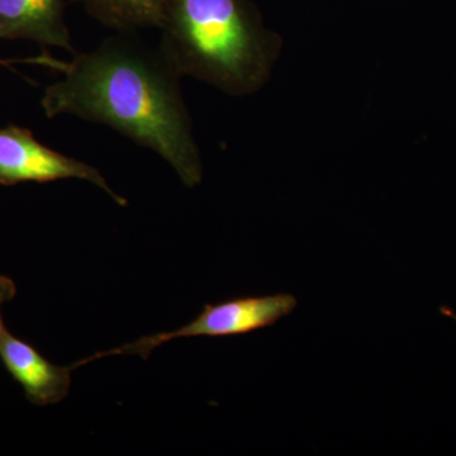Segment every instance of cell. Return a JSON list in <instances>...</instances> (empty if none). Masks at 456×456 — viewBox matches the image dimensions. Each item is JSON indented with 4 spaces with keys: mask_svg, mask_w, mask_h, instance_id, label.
Listing matches in <instances>:
<instances>
[{
    "mask_svg": "<svg viewBox=\"0 0 456 456\" xmlns=\"http://www.w3.org/2000/svg\"><path fill=\"white\" fill-rule=\"evenodd\" d=\"M64 179L86 180L106 191L119 206L127 204L92 165L45 146L27 128L20 126L0 128V184L12 187L20 183Z\"/></svg>",
    "mask_w": 456,
    "mask_h": 456,
    "instance_id": "4",
    "label": "cell"
},
{
    "mask_svg": "<svg viewBox=\"0 0 456 456\" xmlns=\"http://www.w3.org/2000/svg\"><path fill=\"white\" fill-rule=\"evenodd\" d=\"M0 38H20L74 53L64 0H0Z\"/></svg>",
    "mask_w": 456,
    "mask_h": 456,
    "instance_id": "6",
    "label": "cell"
},
{
    "mask_svg": "<svg viewBox=\"0 0 456 456\" xmlns=\"http://www.w3.org/2000/svg\"><path fill=\"white\" fill-rule=\"evenodd\" d=\"M61 73L45 89L41 107L49 118L71 116L108 126L152 150L197 187L203 161L193 122L180 88V75L161 51L127 37H110L70 61L32 59Z\"/></svg>",
    "mask_w": 456,
    "mask_h": 456,
    "instance_id": "1",
    "label": "cell"
},
{
    "mask_svg": "<svg viewBox=\"0 0 456 456\" xmlns=\"http://www.w3.org/2000/svg\"><path fill=\"white\" fill-rule=\"evenodd\" d=\"M159 50L178 71L232 97L269 82L283 41L245 0H170Z\"/></svg>",
    "mask_w": 456,
    "mask_h": 456,
    "instance_id": "2",
    "label": "cell"
},
{
    "mask_svg": "<svg viewBox=\"0 0 456 456\" xmlns=\"http://www.w3.org/2000/svg\"><path fill=\"white\" fill-rule=\"evenodd\" d=\"M17 287L14 281L8 277H0V307L4 303L12 301L16 297ZM5 327L3 325L2 316H0V332L4 330Z\"/></svg>",
    "mask_w": 456,
    "mask_h": 456,
    "instance_id": "8",
    "label": "cell"
},
{
    "mask_svg": "<svg viewBox=\"0 0 456 456\" xmlns=\"http://www.w3.org/2000/svg\"><path fill=\"white\" fill-rule=\"evenodd\" d=\"M440 312L441 314H445V316L452 317V320L456 321V314H454V311L452 310V308L441 307Z\"/></svg>",
    "mask_w": 456,
    "mask_h": 456,
    "instance_id": "9",
    "label": "cell"
},
{
    "mask_svg": "<svg viewBox=\"0 0 456 456\" xmlns=\"http://www.w3.org/2000/svg\"><path fill=\"white\" fill-rule=\"evenodd\" d=\"M102 25L119 32L163 26L170 0H79Z\"/></svg>",
    "mask_w": 456,
    "mask_h": 456,
    "instance_id": "7",
    "label": "cell"
},
{
    "mask_svg": "<svg viewBox=\"0 0 456 456\" xmlns=\"http://www.w3.org/2000/svg\"><path fill=\"white\" fill-rule=\"evenodd\" d=\"M297 305L298 301L296 297L289 293L240 297L217 305H206L203 311L191 322L178 330L145 336L117 349L102 351L75 362L71 368L75 370L94 360L113 355H140L141 358L147 360L156 347L179 338H227L250 334L257 330L275 325L281 318L289 316L296 310Z\"/></svg>",
    "mask_w": 456,
    "mask_h": 456,
    "instance_id": "3",
    "label": "cell"
},
{
    "mask_svg": "<svg viewBox=\"0 0 456 456\" xmlns=\"http://www.w3.org/2000/svg\"><path fill=\"white\" fill-rule=\"evenodd\" d=\"M0 359L36 406L59 403L70 391L73 368L53 364L7 329L0 332Z\"/></svg>",
    "mask_w": 456,
    "mask_h": 456,
    "instance_id": "5",
    "label": "cell"
}]
</instances>
